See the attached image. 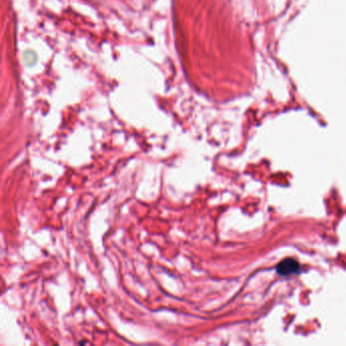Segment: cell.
<instances>
[{"mask_svg": "<svg viewBox=\"0 0 346 346\" xmlns=\"http://www.w3.org/2000/svg\"><path fill=\"white\" fill-rule=\"evenodd\" d=\"M277 273L281 276H290L294 274H298L300 272V264L297 260L293 258H287L282 260L277 265Z\"/></svg>", "mask_w": 346, "mask_h": 346, "instance_id": "obj_1", "label": "cell"}]
</instances>
